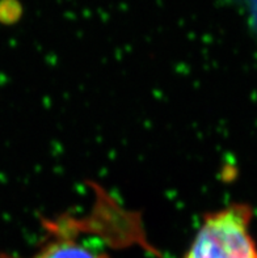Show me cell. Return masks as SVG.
Wrapping results in <instances>:
<instances>
[{
	"mask_svg": "<svg viewBox=\"0 0 257 258\" xmlns=\"http://www.w3.org/2000/svg\"><path fill=\"white\" fill-rule=\"evenodd\" d=\"M45 237L28 258H113L111 250L146 242L139 215L104 190L87 215H61L43 223ZM0 258H24L0 254Z\"/></svg>",
	"mask_w": 257,
	"mask_h": 258,
	"instance_id": "1",
	"label": "cell"
},
{
	"mask_svg": "<svg viewBox=\"0 0 257 258\" xmlns=\"http://www.w3.org/2000/svg\"><path fill=\"white\" fill-rule=\"evenodd\" d=\"M252 209L231 205L203 218L184 258H257Z\"/></svg>",
	"mask_w": 257,
	"mask_h": 258,
	"instance_id": "2",
	"label": "cell"
}]
</instances>
